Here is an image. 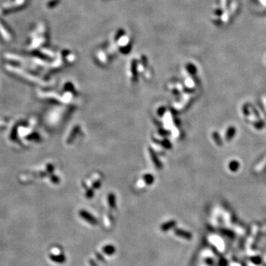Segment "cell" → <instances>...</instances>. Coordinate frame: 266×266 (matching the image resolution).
I'll list each match as a JSON object with an SVG mask.
<instances>
[{
    "label": "cell",
    "mask_w": 266,
    "mask_h": 266,
    "mask_svg": "<svg viewBox=\"0 0 266 266\" xmlns=\"http://www.w3.org/2000/svg\"><path fill=\"white\" fill-rule=\"evenodd\" d=\"M174 224H175L174 222H169V223H167L166 225L165 224V225L162 226V230L164 231V232H165V231H167L169 229L173 227V226H174Z\"/></svg>",
    "instance_id": "obj_5"
},
{
    "label": "cell",
    "mask_w": 266,
    "mask_h": 266,
    "mask_svg": "<svg viewBox=\"0 0 266 266\" xmlns=\"http://www.w3.org/2000/svg\"><path fill=\"white\" fill-rule=\"evenodd\" d=\"M103 251H104L106 254H109V255H111V254H113V253L115 251V247L112 246H105L103 248Z\"/></svg>",
    "instance_id": "obj_3"
},
{
    "label": "cell",
    "mask_w": 266,
    "mask_h": 266,
    "mask_svg": "<svg viewBox=\"0 0 266 266\" xmlns=\"http://www.w3.org/2000/svg\"><path fill=\"white\" fill-rule=\"evenodd\" d=\"M82 217L84 216V217H87V220H88L89 222L91 223L94 224V223H96V221H95V220L94 219L93 217H92L90 216V214L88 215L87 214H86V212H84V214H82Z\"/></svg>",
    "instance_id": "obj_4"
},
{
    "label": "cell",
    "mask_w": 266,
    "mask_h": 266,
    "mask_svg": "<svg viewBox=\"0 0 266 266\" xmlns=\"http://www.w3.org/2000/svg\"><path fill=\"white\" fill-rule=\"evenodd\" d=\"M0 33H1V36H2V37L4 38V39H7V40L10 39V35H9V33H7V31L4 29V28L2 26L1 22H0Z\"/></svg>",
    "instance_id": "obj_2"
},
{
    "label": "cell",
    "mask_w": 266,
    "mask_h": 266,
    "mask_svg": "<svg viewBox=\"0 0 266 266\" xmlns=\"http://www.w3.org/2000/svg\"><path fill=\"white\" fill-rule=\"evenodd\" d=\"M90 264H91V265H92V266H97V265H96V264L94 263V262H92V260H90Z\"/></svg>",
    "instance_id": "obj_6"
},
{
    "label": "cell",
    "mask_w": 266,
    "mask_h": 266,
    "mask_svg": "<svg viewBox=\"0 0 266 266\" xmlns=\"http://www.w3.org/2000/svg\"><path fill=\"white\" fill-rule=\"evenodd\" d=\"M175 233L176 235L180 236L181 237L186 239V240H190V239H192V235H191L190 233H189V232H184V231L180 230V229H177V230H175Z\"/></svg>",
    "instance_id": "obj_1"
}]
</instances>
